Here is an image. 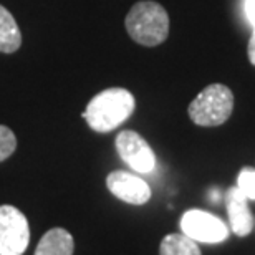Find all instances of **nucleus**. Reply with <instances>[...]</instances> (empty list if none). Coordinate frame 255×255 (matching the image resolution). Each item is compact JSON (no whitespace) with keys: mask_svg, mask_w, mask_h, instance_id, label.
Returning a JSON list of instances; mask_svg holds the SVG:
<instances>
[{"mask_svg":"<svg viewBox=\"0 0 255 255\" xmlns=\"http://www.w3.org/2000/svg\"><path fill=\"white\" fill-rule=\"evenodd\" d=\"M136 101L131 91L125 88H108L90 100L83 111L86 123L96 132H110L121 126L134 113Z\"/></svg>","mask_w":255,"mask_h":255,"instance_id":"obj_1","label":"nucleus"},{"mask_svg":"<svg viewBox=\"0 0 255 255\" xmlns=\"http://www.w3.org/2000/svg\"><path fill=\"white\" fill-rule=\"evenodd\" d=\"M128 35L144 47H157L169 35V15L161 3L142 0L131 7L125 20Z\"/></svg>","mask_w":255,"mask_h":255,"instance_id":"obj_2","label":"nucleus"},{"mask_svg":"<svg viewBox=\"0 0 255 255\" xmlns=\"http://www.w3.org/2000/svg\"><path fill=\"white\" fill-rule=\"evenodd\" d=\"M234 95L226 85H209L191 101L187 113L197 126H221L231 118Z\"/></svg>","mask_w":255,"mask_h":255,"instance_id":"obj_3","label":"nucleus"},{"mask_svg":"<svg viewBox=\"0 0 255 255\" xmlns=\"http://www.w3.org/2000/svg\"><path fill=\"white\" fill-rule=\"evenodd\" d=\"M30 242L28 221L13 206H0V255H22Z\"/></svg>","mask_w":255,"mask_h":255,"instance_id":"obj_4","label":"nucleus"},{"mask_svg":"<svg viewBox=\"0 0 255 255\" xmlns=\"http://www.w3.org/2000/svg\"><path fill=\"white\" fill-rule=\"evenodd\" d=\"M181 231L192 241L204 244H219L229 237L226 222L201 209H191L181 217Z\"/></svg>","mask_w":255,"mask_h":255,"instance_id":"obj_5","label":"nucleus"},{"mask_svg":"<svg viewBox=\"0 0 255 255\" xmlns=\"http://www.w3.org/2000/svg\"><path fill=\"white\" fill-rule=\"evenodd\" d=\"M116 151L132 171L149 174L156 167V154L147 141L136 131L125 129L116 136Z\"/></svg>","mask_w":255,"mask_h":255,"instance_id":"obj_6","label":"nucleus"},{"mask_svg":"<svg viewBox=\"0 0 255 255\" xmlns=\"http://www.w3.org/2000/svg\"><path fill=\"white\" fill-rule=\"evenodd\" d=\"M106 186L115 197L128 204L142 206L151 199L149 184L144 179H141L139 176L126 171L110 172L108 177H106Z\"/></svg>","mask_w":255,"mask_h":255,"instance_id":"obj_7","label":"nucleus"},{"mask_svg":"<svg viewBox=\"0 0 255 255\" xmlns=\"http://www.w3.org/2000/svg\"><path fill=\"white\" fill-rule=\"evenodd\" d=\"M226 207L229 214L231 229L236 236L246 237L252 232L254 219L249 209V199L239 191V187H231L226 194Z\"/></svg>","mask_w":255,"mask_h":255,"instance_id":"obj_8","label":"nucleus"},{"mask_svg":"<svg viewBox=\"0 0 255 255\" xmlns=\"http://www.w3.org/2000/svg\"><path fill=\"white\" fill-rule=\"evenodd\" d=\"M75 242L68 231L55 227L48 231L38 242L35 255H73Z\"/></svg>","mask_w":255,"mask_h":255,"instance_id":"obj_9","label":"nucleus"},{"mask_svg":"<svg viewBox=\"0 0 255 255\" xmlns=\"http://www.w3.org/2000/svg\"><path fill=\"white\" fill-rule=\"evenodd\" d=\"M20 45H22V32L13 15L3 5H0V52L15 53Z\"/></svg>","mask_w":255,"mask_h":255,"instance_id":"obj_10","label":"nucleus"},{"mask_svg":"<svg viewBox=\"0 0 255 255\" xmlns=\"http://www.w3.org/2000/svg\"><path fill=\"white\" fill-rule=\"evenodd\" d=\"M159 255H202L197 242L184 234H169L161 241Z\"/></svg>","mask_w":255,"mask_h":255,"instance_id":"obj_11","label":"nucleus"},{"mask_svg":"<svg viewBox=\"0 0 255 255\" xmlns=\"http://www.w3.org/2000/svg\"><path fill=\"white\" fill-rule=\"evenodd\" d=\"M17 149V137L10 128L0 125V162L8 159Z\"/></svg>","mask_w":255,"mask_h":255,"instance_id":"obj_12","label":"nucleus"},{"mask_svg":"<svg viewBox=\"0 0 255 255\" xmlns=\"http://www.w3.org/2000/svg\"><path fill=\"white\" fill-rule=\"evenodd\" d=\"M237 187L249 201H255V169H252V167H244L239 172Z\"/></svg>","mask_w":255,"mask_h":255,"instance_id":"obj_13","label":"nucleus"},{"mask_svg":"<svg viewBox=\"0 0 255 255\" xmlns=\"http://www.w3.org/2000/svg\"><path fill=\"white\" fill-rule=\"evenodd\" d=\"M244 10H246L249 22H251L254 27L255 25V0H244Z\"/></svg>","mask_w":255,"mask_h":255,"instance_id":"obj_14","label":"nucleus"},{"mask_svg":"<svg viewBox=\"0 0 255 255\" xmlns=\"http://www.w3.org/2000/svg\"><path fill=\"white\" fill-rule=\"evenodd\" d=\"M247 53H249V60L251 63L255 66V25H254V32H252V37L249 40V47H247Z\"/></svg>","mask_w":255,"mask_h":255,"instance_id":"obj_15","label":"nucleus"}]
</instances>
